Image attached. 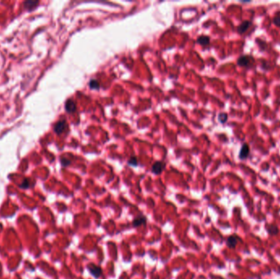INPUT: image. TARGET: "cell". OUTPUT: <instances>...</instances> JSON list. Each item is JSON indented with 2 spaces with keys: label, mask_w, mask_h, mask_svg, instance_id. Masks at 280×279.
Here are the masks:
<instances>
[{
  "label": "cell",
  "mask_w": 280,
  "mask_h": 279,
  "mask_svg": "<svg viewBox=\"0 0 280 279\" xmlns=\"http://www.w3.org/2000/svg\"><path fill=\"white\" fill-rule=\"evenodd\" d=\"M252 57L250 56L243 55L241 56L238 59V64L241 67H247L250 64V61H251Z\"/></svg>",
  "instance_id": "5b68a950"
},
{
  "label": "cell",
  "mask_w": 280,
  "mask_h": 279,
  "mask_svg": "<svg viewBox=\"0 0 280 279\" xmlns=\"http://www.w3.org/2000/svg\"><path fill=\"white\" fill-rule=\"evenodd\" d=\"M89 86L91 89H95V90H98V89L100 88L99 83L96 79H91L89 83Z\"/></svg>",
  "instance_id": "7c38bea8"
},
{
  "label": "cell",
  "mask_w": 280,
  "mask_h": 279,
  "mask_svg": "<svg viewBox=\"0 0 280 279\" xmlns=\"http://www.w3.org/2000/svg\"><path fill=\"white\" fill-rule=\"evenodd\" d=\"M198 43L202 46H207L210 44V37H208L207 35H201L198 39Z\"/></svg>",
  "instance_id": "9c48e42d"
},
{
  "label": "cell",
  "mask_w": 280,
  "mask_h": 279,
  "mask_svg": "<svg viewBox=\"0 0 280 279\" xmlns=\"http://www.w3.org/2000/svg\"><path fill=\"white\" fill-rule=\"evenodd\" d=\"M267 230H268L269 233L271 234V235L276 234V233H278V228L276 226H274V225L268 226V227H267Z\"/></svg>",
  "instance_id": "4fadbf2b"
},
{
  "label": "cell",
  "mask_w": 280,
  "mask_h": 279,
  "mask_svg": "<svg viewBox=\"0 0 280 279\" xmlns=\"http://www.w3.org/2000/svg\"><path fill=\"white\" fill-rule=\"evenodd\" d=\"M250 153V147L247 143H244L242 145V148L240 150L239 152V158L242 160H244L248 157V155Z\"/></svg>",
  "instance_id": "8992f818"
},
{
  "label": "cell",
  "mask_w": 280,
  "mask_h": 279,
  "mask_svg": "<svg viewBox=\"0 0 280 279\" xmlns=\"http://www.w3.org/2000/svg\"><path fill=\"white\" fill-rule=\"evenodd\" d=\"M61 163L63 166H67L70 164V160H69L68 159H66V158H62L61 160Z\"/></svg>",
  "instance_id": "2e32d148"
},
{
  "label": "cell",
  "mask_w": 280,
  "mask_h": 279,
  "mask_svg": "<svg viewBox=\"0 0 280 279\" xmlns=\"http://www.w3.org/2000/svg\"><path fill=\"white\" fill-rule=\"evenodd\" d=\"M67 127V125L66 120H64V119L59 120L58 122L56 123L55 126H54V132L57 134H61L64 132Z\"/></svg>",
  "instance_id": "7a4b0ae2"
},
{
  "label": "cell",
  "mask_w": 280,
  "mask_h": 279,
  "mask_svg": "<svg viewBox=\"0 0 280 279\" xmlns=\"http://www.w3.org/2000/svg\"><path fill=\"white\" fill-rule=\"evenodd\" d=\"M218 117H219V120L221 123H225V122H226V121H227V119H228L227 114L220 113L219 115V116H218Z\"/></svg>",
  "instance_id": "9a60e30c"
},
{
  "label": "cell",
  "mask_w": 280,
  "mask_h": 279,
  "mask_svg": "<svg viewBox=\"0 0 280 279\" xmlns=\"http://www.w3.org/2000/svg\"><path fill=\"white\" fill-rule=\"evenodd\" d=\"M237 242H238V238H237L235 236H230L227 240V245L228 246L230 247V248H234L236 246Z\"/></svg>",
  "instance_id": "30bf717a"
},
{
  "label": "cell",
  "mask_w": 280,
  "mask_h": 279,
  "mask_svg": "<svg viewBox=\"0 0 280 279\" xmlns=\"http://www.w3.org/2000/svg\"><path fill=\"white\" fill-rule=\"evenodd\" d=\"M128 164L129 165V166H138L137 158H136V157H132L131 158H130V159L129 160Z\"/></svg>",
  "instance_id": "5bb4252c"
},
{
  "label": "cell",
  "mask_w": 280,
  "mask_h": 279,
  "mask_svg": "<svg viewBox=\"0 0 280 279\" xmlns=\"http://www.w3.org/2000/svg\"><path fill=\"white\" fill-rule=\"evenodd\" d=\"M251 25V21L250 20H244L242 23L240 24L238 27V31L239 34H243L246 30L249 28V26Z\"/></svg>",
  "instance_id": "ba28073f"
},
{
  "label": "cell",
  "mask_w": 280,
  "mask_h": 279,
  "mask_svg": "<svg viewBox=\"0 0 280 279\" xmlns=\"http://www.w3.org/2000/svg\"><path fill=\"white\" fill-rule=\"evenodd\" d=\"M274 23L277 26H280V17L277 16L274 18Z\"/></svg>",
  "instance_id": "e0dca14e"
},
{
  "label": "cell",
  "mask_w": 280,
  "mask_h": 279,
  "mask_svg": "<svg viewBox=\"0 0 280 279\" xmlns=\"http://www.w3.org/2000/svg\"><path fill=\"white\" fill-rule=\"evenodd\" d=\"M39 4L38 1H26L24 5L25 8L28 10H32Z\"/></svg>",
  "instance_id": "8fae6325"
},
{
  "label": "cell",
  "mask_w": 280,
  "mask_h": 279,
  "mask_svg": "<svg viewBox=\"0 0 280 279\" xmlns=\"http://www.w3.org/2000/svg\"><path fill=\"white\" fill-rule=\"evenodd\" d=\"M165 167H166L165 163L161 162V161H157L152 166V173H154L155 175H160V173L164 170Z\"/></svg>",
  "instance_id": "3957f363"
},
{
  "label": "cell",
  "mask_w": 280,
  "mask_h": 279,
  "mask_svg": "<svg viewBox=\"0 0 280 279\" xmlns=\"http://www.w3.org/2000/svg\"><path fill=\"white\" fill-rule=\"evenodd\" d=\"M146 221L147 219L145 216H143V215L138 216V217H136V218L134 219V221H133V226L135 228L141 226V225H143V224H146Z\"/></svg>",
  "instance_id": "52a82bcc"
},
{
  "label": "cell",
  "mask_w": 280,
  "mask_h": 279,
  "mask_svg": "<svg viewBox=\"0 0 280 279\" xmlns=\"http://www.w3.org/2000/svg\"><path fill=\"white\" fill-rule=\"evenodd\" d=\"M65 109L68 113H73L76 110V102H74L72 99H69L66 102L65 104Z\"/></svg>",
  "instance_id": "277c9868"
},
{
  "label": "cell",
  "mask_w": 280,
  "mask_h": 279,
  "mask_svg": "<svg viewBox=\"0 0 280 279\" xmlns=\"http://www.w3.org/2000/svg\"><path fill=\"white\" fill-rule=\"evenodd\" d=\"M87 269L89 271L91 275H93L95 278H98L102 275V268L95 265H89L87 266Z\"/></svg>",
  "instance_id": "6da1fadb"
}]
</instances>
